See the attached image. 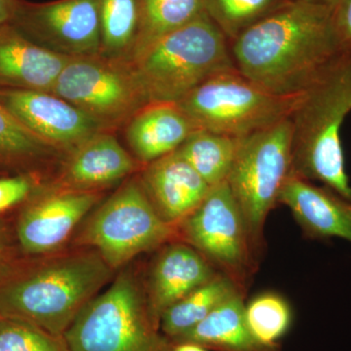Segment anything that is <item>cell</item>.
I'll list each match as a JSON object with an SVG mask.
<instances>
[{"instance_id": "obj_21", "label": "cell", "mask_w": 351, "mask_h": 351, "mask_svg": "<svg viewBox=\"0 0 351 351\" xmlns=\"http://www.w3.org/2000/svg\"><path fill=\"white\" fill-rule=\"evenodd\" d=\"M64 154L36 137L0 104V172L47 181Z\"/></svg>"}, {"instance_id": "obj_35", "label": "cell", "mask_w": 351, "mask_h": 351, "mask_svg": "<svg viewBox=\"0 0 351 351\" xmlns=\"http://www.w3.org/2000/svg\"><path fill=\"white\" fill-rule=\"evenodd\" d=\"M7 240L5 237V233L3 232L2 228H0V245H7Z\"/></svg>"}, {"instance_id": "obj_27", "label": "cell", "mask_w": 351, "mask_h": 351, "mask_svg": "<svg viewBox=\"0 0 351 351\" xmlns=\"http://www.w3.org/2000/svg\"><path fill=\"white\" fill-rule=\"evenodd\" d=\"M245 316L256 338L269 345L278 343L293 321L290 304L283 295L265 292L245 304Z\"/></svg>"}, {"instance_id": "obj_8", "label": "cell", "mask_w": 351, "mask_h": 351, "mask_svg": "<svg viewBox=\"0 0 351 351\" xmlns=\"http://www.w3.org/2000/svg\"><path fill=\"white\" fill-rule=\"evenodd\" d=\"M302 95L274 93L232 69L212 76L178 104L198 129L245 138L290 119Z\"/></svg>"}, {"instance_id": "obj_31", "label": "cell", "mask_w": 351, "mask_h": 351, "mask_svg": "<svg viewBox=\"0 0 351 351\" xmlns=\"http://www.w3.org/2000/svg\"><path fill=\"white\" fill-rule=\"evenodd\" d=\"M23 0H0V25L12 22Z\"/></svg>"}, {"instance_id": "obj_18", "label": "cell", "mask_w": 351, "mask_h": 351, "mask_svg": "<svg viewBox=\"0 0 351 351\" xmlns=\"http://www.w3.org/2000/svg\"><path fill=\"white\" fill-rule=\"evenodd\" d=\"M69 59L34 43L12 23L0 25V89L52 92Z\"/></svg>"}, {"instance_id": "obj_26", "label": "cell", "mask_w": 351, "mask_h": 351, "mask_svg": "<svg viewBox=\"0 0 351 351\" xmlns=\"http://www.w3.org/2000/svg\"><path fill=\"white\" fill-rule=\"evenodd\" d=\"M288 0H204L205 12L230 43Z\"/></svg>"}, {"instance_id": "obj_12", "label": "cell", "mask_w": 351, "mask_h": 351, "mask_svg": "<svg viewBox=\"0 0 351 351\" xmlns=\"http://www.w3.org/2000/svg\"><path fill=\"white\" fill-rule=\"evenodd\" d=\"M27 38L66 57L100 52V0H58L32 4L23 0L12 21Z\"/></svg>"}, {"instance_id": "obj_25", "label": "cell", "mask_w": 351, "mask_h": 351, "mask_svg": "<svg viewBox=\"0 0 351 351\" xmlns=\"http://www.w3.org/2000/svg\"><path fill=\"white\" fill-rule=\"evenodd\" d=\"M138 0H100V54L130 63L137 38Z\"/></svg>"}, {"instance_id": "obj_22", "label": "cell", "mask_w": 351, "mask_h": 351, "mask_svg": "<svg viewBox=\"0 0 351 351\" xmlns=\"http://www.w3.org/2000/svg\"><path fill=\"white\" fill-rule=\"evenodd\" d=\"M237 294L242 293L230 279L219 274L164 311L160 318L161 331L171 341H175Z\"/></svg>"}, {"instance_id": "obj_19", "label": "cell", "mask_w": 351, "mask_h": 351, "mask_svg": "<svg viewBox=\"0 0 351 351\" xmlns=\"http://www.w3.org/2000/svg\"><path fill=\"white\" fill-rule=\"evenodd\" d=\"M197 127L178 103L145 105L125 125L127 144L142 167L177 151Z\"/></svg>"}, {"instance_id": "obj_29", "label": "cell", "mask_w": 351, "mask_h": 351, "mask_svg": "<svg viewBox=\"0 0 351 351\" xmlns=\"http://www.w3.org/2000/svg\"><path fill=\"white\" fill-rule=\"evenodd\" d=\"M41 182L27 175H15L0 179V213L23 204Z\"/></svg>"}, {"instance_id": "obj_23", "label": "cell", "mask_w": 351, "mask_h": 351, "mask_svg": "<svg viewBox=\"0 0 351 351\" xmlns=\"http://www.w3.org/2000/svg\"><path fill=\"white\" fill-rule=\"evenodd\" d=\"M140 18L130 63L166 34L205 14L204 0H138Z\"/></svg>"}, {"instance_id": "obj_6", "label": "cell", "mask_w": 351, "mask_h": 351, "mask_svg": "<svg viewBox=\"0 0 351 351\" xmlns=\"http://www.w3.org/2000/svg\"><path fill=\"white\" fill-rule=\"evenodd\" d=\"M86 219L71 246L95 249L117 272L138 256L178 240L177 228L157 213L138 176L122 182Z\"/></svg>"}, {"instance_id": "obj_13", "label": "cell", "mask_w": 351, "mask_h": 351, "mask_svg": "<svg viewBox=\"0 0 351 351\" xmlns=\"http://www.w3.org/2000/svg\"><path fill=\"white\" fill-rule=\"evenodd\" d=\"M0 104L36 137L63 154L95 134L108 131L51 92L0 89Z\"/></svg>"}, {"instance_id": "obj_11", "label": "cell", "mask_w": 351, "mask_h": 351, "mask_svg": "<svg viewBox=\"0 0 351 351\" xmlns=\"http://www.w3.org/2000/svg\"><path fill=\"white\" fill-rule=\"evenodd\" d=\"M104 191H78L39 184L25 201L16 221L23 255L66 248L77 226L100 204Z\"/></svg>"}, {"instance_id": "obj_14", "label": "cell", "mask_w": 351, "mask_h": 351, "mask_svg": "<svg viewBox=\"0 0 351 351\" xmlns=\"http://www.w3.org/2000/svg\"><path fill=\"white\" fill-rule=\"evenodd\" d=\"M142 168L113 132L103 131L64 154L43 184L69 191H104Z\"/></svg>"}, {"instance_id": "obj_2", "label": "cell", "mask_w": 351, "mask_h": 351, "mask_svg": "<svg viewBox=\"0 0 351 351\" xmlns=\"http://www.w3.org/2000/svg\"><path fill=\"white\" fill-rule=\"evenodd\" d=\"M117 271L89 247L14 258L0 274V317L32 323L64 337Z\"/></svg>"}, {"instance_id": "obj_20", "label": "cell", "mask_w": 351, "mask_h": 351, "mask_svg": "<svg viewBox=\"0 0 351 351\" xmlns=\"http://www.w3.org/2000/svg\"><path fill=\"white\" fill-rule=\"evenodd\" d=\"M244 298L233 295L172 343L191 341L211 351H282L279 343H263L252 332L245 316Z\"/></svg>"}, {"instance_id": "obj_28", "label": "cell", "mask_w": 351, "mask_h": 351, "mask_svg": "<svg viewBox=\"0 0 351 351\" xmlns=\"http://www.w3.org/2000/svg\"><path fill=\"white\" fill-rule=\"evenodd\" d=\"M0 351H69L58 337L25 321L0 317Z\"/></svg>"}, {"instance_id": "obj_9", "label": "cell", "mask_w": 351, "mask_h": 351, "mask_svg": "<svg viewBox=\"0 0 351 351\" xmlns=\"http://www.w3.org/2000/svg\"><path fill=\"white\" fill-rule=\"evenodd\" d=\"M51 93L80 108L110 132L125 126L149 104L131 63L100 53L69 57Z\"/></svg>"}, {"instance_id": "obj_4", "label": "cell", "mask_w": 351, "mask_h": 351, "mask_svg": "<svg viewBox=\"0 0 351 351\" xmlns=\"http://www.w3.org/2000/svg\"><path fill=\"white\" fill-rule=\"evenodd\" d=\"M159 330L144 274L128 265L83 307L64 339L69 351H172V341Z\"/></svg>"}, {"instance_id": "obj_7", "label": "cell", "mask_w": 351, "mask_h": 351, "mask_svg": "<svg viewBox=\"0 0 351 351\" xmlns=\"http://www.w3.org/2000/svg\"><path fill=\"white\" fill-rule=\"evenodd\" d=\"M292 122L284 119L242 138L226 182L243 216L251 249L260 265L267 217L279 204L292 173Z\"/></svg>"}, {"instance_id": "obj_24", "label": "cell", "mask_w": 351, "mask_h": 351, "mask_svg": "<svg viewBox=\"0 0 351 351\" xmlns=\"http://www.w3.org/2000/svg\"><path fill=\"white\" fill-rule=\"evenodd\" d=\"M242 138L197 129L177 152L213 188L228 180Z\"/></svg>"}, {"instance_id": "obj_15", "label": "cell", "mask_w": 351, "mask_h": 351, "mask_svg": "<svg viewBox=\"0 0 351 351\" xmlns=\"http://www.w3.org/2000/svg\"><path fill=\"white\" fill-rule=\"evenodd\" d=\"M218 274L199 252L181 240L158 249L144 274V283L149 308L159 326L164 311Z\"/></svg>"}, {"instance_id": "obj_10", "label": "cell", "mask_w": 351, "mask_h": 351, "mask_svg": "<svg viewBox=\"0 0 351 351\" xmlns=\"http://www.w3.org/2000/svg\"><path fill=\"white\" fill-rule=\"evenodd\" d=\"M176 228L178 240L199 252L246 295L260 265L254 258L246 223L228 182L210 189L199 206Z\"/></svg>"}, {"instance_id": "obj_1", "label": "cell", "mask_w": 351, "mask_h": 351, "mask_svg": "<svg viewBox=\"0 0 351 351\" xmlns=\"http://www.w3.org/2000/svg\"><path fill=\"white\" fill-rule=\"evenodd\" d=\"M332 11L288 0L230 43L235 69L274 93H302L346 53Z\"/></svg>"}, {"instance_id": "obj_34", "label": "cell", "mask_w": 351, "mask_h": 351, "mask_svg": "<svg viewBox=\"0 0 351 351\" xmlns=\"http://www.w3.org/2000/svg\"><path fill=\"white\" fill-rule=\"evenodd\" d=\"M291 1L302 2V3L313 4V5H318L326 7V8L334 9L338 5L339 0H291Z\"/></svg>"}, {"instance_id": "obj_33", "label": "cell", "mask_w": 351, "mask_h": 351, "mask_svg": "<svg viewBox=\"0 0 351 351\" xmlns=\"http://www.w3.org/2000/svg\"><path fill=\"white\" fill-rule=\"evenodd\" d=\"M172 351H208L206 348L198 343L191 341H181V343H173Z\"/></svg>"}, {"instance_id": "obj_30", "label": "cell", "mask_w": 351, "mask_h": 351, "mask_svg": "<svg viewBox=\"0 0 351 351\" xmlns=\"http://www.w3.org/2000/svg\"><path fill=\"white\" fill-rule=\"evenodd\" d=\"M332 22L341 49L351 52V0H339L332 9Z\"/></svg>"}, {"instance_id": "obj_32", "label": "cell", "mask_w": 351, "mask_h": 351, "mask_svg": "<svg viewBox=\"0 0 351 351\" xmlns=\"http://www.w3.org/2000/svg\"><path fill=\"white\" fill-rule=\"evenodd\" d=\"M15 250L7 245H0V274L10 265L14 258H17Z\"/></svg>"}, {"instance_id": "obj_5", "label": "cell", "mask_w": 351, "mask_h": 351, "mask_svg": "<svg viewBox=\"0 0 351 351\" xmlns=\"http://www.w3.org/2000/svg\"><path fill=\"white\" fill-rule=\"evenodd\" d=\"M131 64L149 104L179 103L212 76L235 69L230 41L206 13L166 34Z\"/></svg>"}, {"instance_id": "obj_17", "label": "cell", "mask_w": 351, "mask_h": 351, "mask_svg": "<svg viewBox=\"0 0 351 351\" xmlns=\"http://www.w3.org/2000/svg\"><path fill=\"white\" fill-rule=\"evenodd\" d=\"M279 204L289 208L307 239H341L351 243V201L331 189L291 173Z\"/></svg>"}, {"instance_id": "obj_16", "label": "cell", "mask_w": 351, "mask_h": 351, "mask_svg": "<svg viewBox=\"0 0 351 351\" xmlns=\"http://www.w3.org/2000/svg\"><path fill=\"white\" fill-rule=\"evenodd\" d=\"M138 178L157 213L173 226L193 213L212 189L177 151L144 166Z\"/></svg>"}, {"instance_id": "obj_3", "label": "cell", "mask_w": 351, "mask_h": 351, "mask_svg": "<svg viewBox=\"0 0 351 351\" xmlns=\"http://www.w3.org/2000/svg\"><path fill=\"white\" fill-rule=\"evenodd\" d=\"M350 112L351 52H346L304 92L290 119L292 174L351 201L341 137Z\"/></svg>"}]
</instances>
